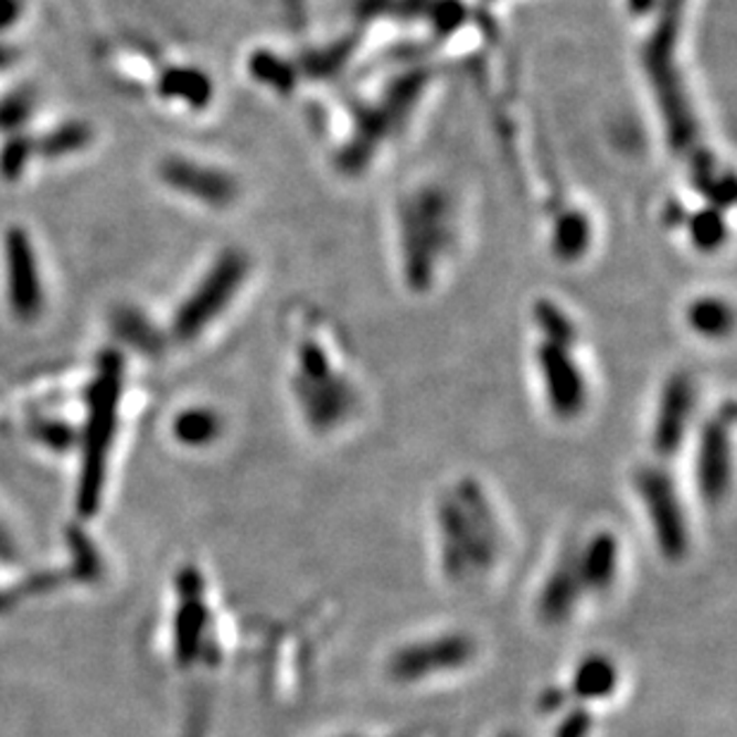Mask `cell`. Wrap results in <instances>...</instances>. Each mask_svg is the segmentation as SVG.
I'll use <instances>...</instances> for the list:
<instances>
[{
  "label": "cell",
  "instance_id": "obj_1",
  "mask_svg": "<svg viewBox=\"0 0 737 737\" xmlns=\"http://www.w3.org/2000/svg\"><path fill=\"white\" fill-rule=\"evenodd\" d=\"M437 568L453 587L488 583L509 556V527L494 496L473 478L449 484L432 513Z\"/></svg>",
  "mask_w": 737,
  "mask_h": 737
},
{
  "label": "cell",
  "instance_id": "obj_2",
  "mask_svg": "<svg viewBox=\"0 0 737 737\" xmlns=\"http://www.w3.org/2000/svg\"><path fill=\"white\" fill-rule=\"evenodd\" d=\"M630 490L656 556L671 566L685 564L695 549V521L669 463L654 459L638 466L632 470Z\"/></svg>",
  "mask_w": 737,
  "mask_h": 737
},
{
  "label": "cell",
  "instance_id": "obj_3",
  "mask_svg": "<svg viewBox=\"0 0 737 737\" xmlns=\"http://www.w3.org/2000/svg\"><path fill=\"white\" fill-rule=\"evenodd\" d=\"M125 363L117 351H103L88 387V416L84 430V459L79 480V511L94 515L106 478V461L117 430V408L122 396Z\"/></svg>",
  "mask_w": 737,
  "mask_h": 737
},
{
  "label": "cell",
  "instance_id": "obj_4",
  "mask_svg": "<svg viewBox=\"0 0 737 737\" xmlns=\"http://www.w3.org/2000/svg\"><path fill=\"white\" fill-rule=\"evenodd\" d=\"M478 656L480 642L470 630L423 632L392 647L385 656V677L394 687H427L466 673Z\"/></svg>",
  "mask_w": 737,
  "mask_h": 737
},
{
  "label": "cell",
  "instance_id": "obj_5",
  "mask_svg": "<svg viewBox=\"0 0 737 737\" xmlns=\"http://www.w3.org/2000/svg\"><path fill=\"white\" fill-rule=\"evenodd\" d=\"M733 410L716 413L697 432L695 456H692V484L704 509L716 511L726 506L733 492Z\"/></svg>",
  "mask_w": 737,
  "mask_h": 737
},
{
  "label": "cell",
  "instance_id": "obj_6",
  "mask_svg": "<svg viewBox=\"0 0 737 737\" xmlns=\"http://www.w3.org/2000/svg\"><path fill=\"white\" fill-rule=\"evenodd\" d=\"M246 270V258L237 250H227V254L220 256L209 275L201 279V285L191 291V297L177 311L172 320L174 337L189 342L201 330L209 328L211 320L223 313L227 303L234 299V293L244 282Z\"/></svg>",
  "mask_w": 737,
  "mask_h": 737
},
{
  "label": "cell",
  "instance_id": "obj_7",
  "mask_svg": "<svg viewBox=\"0 0 737 737\" xmlns=\"http://www.w3.org/2000/svg\"><path fill=\"white\" fill-rule=\"evenodd\" d=\"M568 552L589 604L616 592L626 570V549L616 530H587L580 540L568 544Z\"/></svg>",
  "mask_w": 737,
  "mask_h": 737
},
{
  "label": "cell",
  "instance_id": "obj_8",
  "mask_svg": "<svg viewBox=\"0 0 737 737\" xmlns=\"http://www.w3.org/2000/svg\"><path fill=\"white\" fill-rule=\"evenodd\" d=\"M585 607H589L583 583L578 578V570L573 566V558L568 547L558 552L549 566L544 568L540 585L535 589L533 609L537 621L549 628L570 626L578 618Z\"/></svg>",
  "mask_w": 737,
  "mask_h": 737
},
{
  "label": "cell",
  "instance_id": "obj_9",
  "mask_svg": "<svg viewBox=\"0 0 737 737\" xmlns=\"http://www.w3.org/2000/svg\"><path fill=\"white\" fill-rule=\"evenodd\" d=\"M6 285L10 311L22 322H32L43 311V282L39 273L36 250L22 227H10L3 242Z\"/></svg>",
  "mask_w": 737,
  "mask_h": 737
},
{
  "label": "cell",
  "instance_id": "obj_10",
  "mask_svg": "<svg viewBox=\"0 0 737 737\" xmlns=\"http://www.w3.org/2000/svg\"><path fill=\"white\" fill-rule=\"evenodd\" d=\"M692 418H695V387L690 377L675 375L661 394L652 423V451L656 461L669 463L685 447Z\"/></svg>",
  "mask_w": 737,
  "mask_h": 737
},
{
  "label": "cell",
  "instance_id": "obj_11",
  "mask_svg": "<svg viewBox=\"0 0 737 737\" xmlns=\"http://www.w3.org/2000/svg\"><path fill=\"white\" fill-rule=\"evenodd\" d=\"M544 396L558 420L578 418L587 404V385L566 342H552L540 353Z\"/></svg>",
  "mask_w": 737,
  "mask_h": 737
},
{
  "label": "cell",
  "instance_id": "obj_12",
  "mask_svg": "<svg viewBox=\"0 0 737 737\" xmlns=\"http://www.w3.org/2000/svg\"><path fill=\"white\" fill-rule=\"evenodd\" d=\"M562 687L573 704L595 709L618 697L623 687V669L607 652H587L573 661Z\"/></svg>",
  "mask_w": 737,
  "mask_h": 737
},
{
  "label": "cell",
  "instance_id": "obj_13",
  "mask_svg": "<svg viewBox=\"0 0 737 737\" xmlns=\"http://www.w3.org/2000/svg\"><path fill=\"white\" fill-rule=\"evenodd\" d=\"M160 180L180 194L211 205H225L237 196V184L229 174L184 158H168L165 163H160Z\"/></svg>",
  "mask_w": 737,
  "mask_h": 737
},
{
  "label": "cell",
  "instance_id": "obj_14",
  "mask_svg": "<svg viewBox=\"0 0 737 737\" xmlns=\"http://www.w3.org/2000/svg\"><path fill=\"white\" fill-rule=\"evenodd\" d=\"M177 587H180V607L174 616V652L182 663H189L201 652L209 609H205L203 599V580L194 568L180 573Z\"/></svg>",
  "mask_w": 737,
  "mask_h": 737
},
{
  "label": "cell",
  "instance_id": "obj_15",
  "mask_svg": "<svg viewBox=\"0 0 737 737\" xmlns=\"http://www.w3.org/2000/svg\"><path fill=\"white\" fill-rule=\"evenodd\" d=\"M160 96L182 100L191 108H205L213 98V84L196 67H170L158 82Z\"/></svg>",
  "mask_w": 737,
  "mask_h": 737
},
{
  "label": "cell",
  "instance_id": "obj_16",
  "mask_svg": "<svg viewBox=\"0 0 737 737\" xmlns=\"http://www.w3.org/2000/svg\"><path fill=\"white\" fill-rule=\"evenodd\" d=\"M223 432V420L209 406H191L177 413L172 420V435L189 449L211 447Z\"/></svg>",
  "mask_w": 737,
  "mask_h": 737
},
{
  "label": "cell",
  "instance_id": "obj_17",
  "mask_svg": "<svg viewBox=\"0 0 737 737\" xmlns=\"http://www.w3.org/2000/svg\"><path fill=\"white\" fill-rule=\"evenodd\" d=\"M113 330L125 344L143 353H156L163 346V337H160L153 322L141 311H137V308H120V311L113 316Z\"/></svg>",
  "mask_w": 737,
  "mask_h": 737
},
{
  "label": "cell",
  "instance_id": "obj_18",
  "mask_svg": "<svg viewBox=\"0 0 737 737\" xmlns=\"http://www.w3.org/2000/svg\"><path fill=\"white\" fill-rule=\"evenodd\" d=\"M92 137L94 135L88 125L65 122L61 127L46 131L41 139H34V149H36V156L55 160V158L72 156V153L86 149V146L92 143Z\"/></svg>",
  "mask_w": 737,
  "mask_h": 737
},
{
  "label": "cell",
  "instance_id": "obj_19",
  "mask_svg": "<svg viewBox=\"0 0 737 737\" xmlns=\"http://www.w3.org/2000/svg\"><path fill=\"white\" fill-rule=\"evenodd\" d=\"M36 156L34 149V139L26 137V135H12L6 143H3V151H0V174H3V180H18V177L26 170L29 160Z\"/></svg>",
  "mask_w": 737,
  "mask_h": 737
},
{
  "label": "cell",
  "instance_id": "obj_20",
  "mask_svg": "<svg viewBox=\"0 0 737 737\" xmlns=\"http://www.w3.org/2000/svg\"><path fill=\"white\" fill-rule=\"evenodd\" d=\"M554 718H558L554 724L552 737H592L595 733V714L592 709L580 704H568L564 712H558Z\"/></svg>",
  "mask_w": 737,
  "mask_h": 737
},
{
  "label": "cell",
  "instance_id": "obj_21",
  "mask_svg": "<svg viewBox=\"0 0 737 737\" xmlns=\"http://www.w3.org/2000/svg\"><path fill=\"white\" fill-rule=\"evenodd\" d=\"M692 328L702 334H720L726 332L730 325L728 308L720 301H702L690 313Z\"/></svg>",
  "mask_w": 737,
  "mask_h": 737
},
{
  "label": "cell",
  "instance_id": "obj_22",
  "mask_svg": "<svg viewBox=\"0 0 737 737\" xmlns=\"http://www.w3.org/2000/svg\"><path fill=\"white\" fill-rule=\"evenodd\" d=\"M29 113H32V96L29 94H12L0 100V129L14 131L18 129Z\"/></svg>",
  "mask_w": 737,
  "mask_h": 737
},
{
  "label": "cell",
  "instance_id": "obj_23",
  "mask_svg": "<svg viewBox=\"0 0 737 737\" xmlns=\"http://www.w3.org/2000/svg\"><path fill=\"white\" fill-rule=\"evenodd\" d=\"M36 435H39V439H43V441H46V445H51L55 449H63V447H67L70 441H72V430H70V427L63 425V423H57V420H43V423H39Z\"/></svg>",
  "mask_w": 737,
  "mask_h": 737
},
{
  "label": "cell",
  "instance_id": "obj_24",
  "mask_svg": "<svg viewBox=\"0 0 737 737\" xmlns=\"http://www.w3.org/2000/svg\"><path fill=\"white\" fill-rule=\"evenodd\" d=\"M24 10V0H0V32H8L18 24Z\"/></svg>",
  "mask_w": 737,
  "mask_h": 737
},
{
  "label": "cell",
  "instance_id": "obj_25",
  "mask_svg": "<svg viewBox=\"0 0 737 737\" xmlns=\"http://www.w3.org/2000/svg\"><path fill=\"white\" fill-rule=\"evenodd\" d=\"M656 3H659V0H630L632 10H638V12H650Z\"/></svg>",
  "mask_w": 737,
  "mask_h": 737
},
{
  "label": "cell",
  "instance_id": "obj_26",
  "mask_svg": "<svg viewBox=\"0 0 737 737\" xmlns=\"http://www.w3.org/2000/svg\"><path fill=\"white\" fill-rule=\"evenodd\" d=\"M12 61H14V53L10 49H6V46H0V70L8 67Z\"/></svg>",
  "mask_w": 737,
  "mask_h": 737
},
{
  "label": "cell",
  "instance_id": "obj_27",
  "mask_svg": "<svg viewBox=\"0 0 737 737\" xmlns=\"http://www.w3.org/2000/svg\"><path fill=\"white\" fill-rule=\"evenodd\" d=\"M339 737H367V735H339Z\"/></svg>",
  "mask_w": 737,
  "mask_h": 737
},
{
  "label": "cell",
  "instance_id": "obj_28",
  "mask_svg": "<svg viewBox=\"0 0 737 737\" xmlns=\"http://www.w3.org/2000/svg\"><path fill=\"white\" fill-rule=\"evenodd\" d=\"M504 737H513V735H504Z\"/></svg>",
  "mask_w": 737,
  "mask_h": 737
}]
</instances>
